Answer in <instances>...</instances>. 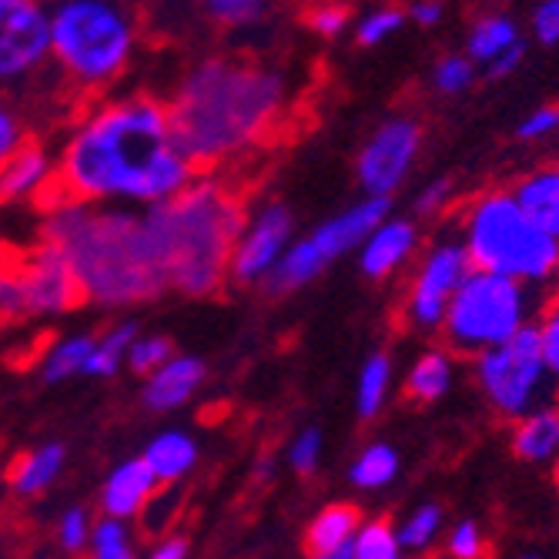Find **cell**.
Returning a JSON list of instances; mask_svg holds the SVG:
<instances>
[{"mask_svg": "<svg viewBox=\"0 0 559 559\" xmlns=\"http://www.w3.org/2000/svg\"><path fill=\"white\" fill-rule=\"evenodd\" d=\"M523 61H526V44L516 40V44H510L506 50H499V55L492 61H486L483 68H486V78L489 81H506V78L516 74L523 68Z\"/></svg>", "mask_w": 559, "mask_h": 559, "instance_id": "bcb514c9", "label": "cell"}, {"mask_svg": "<svg viewBox=\"0 0 559 559\" xmlns=\"http://www.w3.org/2000/svg\"><path fill=\"white\" fill-rule=\"evenodd\" d=\"M445 552L455 556V559H479L486 552V539H483V530L473 523V520H463L455 523L445 536Z\"/></svg>", "mask_w": 559, "mask_h": 559, "instance_id": "60d3db41", "label": "cell"}, {"mask_svg": "<svg viewBox=\"0 0 559 559\" xmlns=\"http://www.w3.org/2000/svg\"><path fill=\"white\" fill-rule=\"evenodd\" d=\"M295 235V215L282 201H265V205L248 215L231 262H228V282L235 285H262L265 275L275 269V262L282 259V251L292 245Z\"/></svg>", "mask_w": 559, "mask_h": 559, "instance_id": "7c38bea8", "label": "cell"}, {"mask_svg": "<svg viewBox=\"0 0 559 559\" xmlns=\"http://www.w3.org/2000/svg\"><path fill=\"white\" fill-rule=\"evenodd\" d=\"M91 348H94V335H71V338L55 342L40 362V379L47 385H58V382L74 379V376H84Z\"/></svg>", "mask_w": 559, "mask_h": 559, "instance_id": "83f0119b", "label": "cell"}, {"mask_svg": "<svg viewBox=\"0 0 559 559\" xmlns=\"http://www.w3.org/2000/svg\"><path fill=\"white\" fill-rule=\"evenodd\" d=\"M362 516L348 502H332L305 533V552L316 559H352V539Z\"/></svg>", "mask_w": 559, "mask_h": 559, "instance_id": "d6986e66", "label": "cell"}, {"mask_svg": "<svg viewBox=\"0 0 559 559\" xmlns=\"http://www.w3.org/2000/svg\"><path fill=\"white\" fill-rule=\"evenodd\" d=\"M552 479H556V492H559V460H556V473H552Z\"/></svg>", "mask_w": 559, "mask_h": 559, "instance_id": "816d5d0a", "label": "cell"}, {"mask_svg": "<svg viewBox=\"0 0 559 559\" xmlns=\"http://www.w3.org/2000/svg\"><path fill=\"white\" fill-rule=\"evenodd\" d=\"M138 21L124 0H58L50 8V61L78 91H108L134 61Z\"/></svg>", "mask_w": 559, "mask_h": 559, "instance_id": "5b68a950", "label": "cell"}, {"mask_svg": "<svg viewBox=\"0 0 559 559\" xmlns=\"http://www.w3.org/2000/svg\"><path fill=\"white\" fill-rule=\"evenodd\" d=\"M452 379H455V366L449 348H429L413 362L409 376H405V399L432 405L452 389Z\"/></svg>", "mask_w": 559, "mask_h": 559, "instance_id": "cb8c5ba5", "label": "cell"}, {"mask_svg": "<svg viewBox=\"0 0 559 559\" xmlns=\"http://www.w3.org/2000/svg\"><path fill=\"white\" fill-rule=\"evenodd\" d=\"M442 533V510L436 502H426L413 516H405V523L395 530L402 552H429Z\"/></svg>", "mask_w": 559, "mask_h": 559, "instance_id": "1f68e13d", "label": "cell"}, {"mask_svg": "<svg viewBox=\"0 0 559 559\" xmlns=\"http://www.w3.org/2000/svg\"><path fill=\"white\" fill-rule=\"evenodd\" d=\"M559 128V108H536L533 115H526L516 128L520 141H539L546 134H552Z\"/></svg>", "mask_w": 559, "mask_h": 559, "instance_id": "7dc6e473", "label": "cell"}, {"mask_svg": "<svg viewBox=\"0 0 559 559\" xmlns=\"http://www.w3.org/2000/svg\"><path fill=\"white\" fill-rule=\"evenodd\" d=\"M536 329H539V345H543V359L552 372V379L559 382V295L549 298L543 309H539V319H536Z\"/></svg>", "mask_w": 559, "mask_h": 559, "instance_id": "74e56055", "label": "cell"}, {"mask_svg": "<svg viewBox=\"0 0 559 559\" xmlns=\"http://www.w3.org/2000/svg\"><path fill=\"white\" fill-rule=\"evenodd\" d=\"M138 335H141V325L138 322H118L105 335H97L94 338V348L87 355L84 376L87 379H111V376H118L121 366L128 362V348H131V342Z\"/></svg>", "mask_w": 559, "mask_h": 559, "instance_id": "d4e9b609", "label": "cell"}, {"mask_svg": "<svg viewBox=\"0 0 559 559\" xmlns=\"http://www.w3.org/2000/svg\"><path fill=\"white\" fill-rule=\"evenodd\" d=\"M188 552H191V543L181 533H165V536H158L155 546H151V556L155 559H185Z\"/></svg>", "mask_w": 559, "mask_h": 559, "instance_id": "681fc988", "label": "cell"}, {"mask_svg": "<svg viewBox=\"0 0 559 559\" xmlns=\"http://www.w3.org/2000/svg\"><path fill=\"white\" fill-rule=\"evenodd\" d=\"M442 14H445L442 0H416L409 8V21H416L419 27H436L442 21Z\"/></svg>", "mask_w": 559, "mask_h": 559, "instance_id": "f907efd6", "label": "cell"}, {"mask_svg": "<svg viewBox=\"0 0 559 559\" xmlns=\"http://www.w3.org/2000/svg\"><path fill=\"white\" fill-rule=\"evenodd\" d=\"M405 24V14L395 11V8H382V11H372L369 17H362V24L355 27V40L362 47H376V44H385L392 34H399V27Z\"/></svg>", "mask_w": 559, "mask_h": 559, "instance_id": "f35d334b", "label": "cell"}, {"mask_svg": "<svg viewBox=\"0 0 559 559\" xmlns=\"http://www.w3.org/2000/svg\"><path fill=\"white\" fill-rule=\"evenodd\" d=\"M17 275L24 292V316H64L84 301L68 255L44 238L17 265Z\"/></svg>", "mask_w": 559, "mask_h": 559, "instance_id": "4fadbf2b", "label": "cell"}, {"mask_svg": "<svg viewBox=\"0 0 559 559\" xmlns=\"http://www.w3.org/2000/svg\"><path fill=\"white\" fill-rule=\"evenodd\" d=\"M510 191L516 198V205L526 212V218L536 228L559 238V162L530 171Z\"/></svg>", "mask_w": 559, "mask_h": 559, "instance_id": "ffe728a7", "label": "cell"}, {"mask_svg": "<svg viewBox=\"0 0 559 559\" xmlns=\"http://www.w3.org/2000/svg\"><path fill=\"white\" fill-rule=\"evenodd\" d=\"M11 319H24V292H21L17 265L0 262V322Z\"/></svg>", "mask_w": 559, "mask_h": 559, "instance_id": "b9f144b4", "label": "cell"}, {"mask_svg": "<svg viewBox=\"0 0 559 559\" xmlns=\"http://www.w3.org/2000/svg\"><path fill=\"white\" fill-rule=\"evenodd\" d=\"M175 355V345H171V338L168 335H138L134 342H131V348H128V369L134 372V376H151L155 372L162 362H168Z\"/></svg>", "mask_w": 559, "mask_h": 559, "instance_id": "836d02e7", "label": "cell"}, {"mask_svg": "<svg viewBox=\"0 0 559 559\" xmlns=\"http://www.w3.org/2000/svg\"><path fill=\"white\" fill-rule=\"evenodd\" d=\"M309 27L322 37H338L348 27V11L342 4H316L309 11Z\"/></svg>", "mask_w": 559, "mask_h": 559, "instance_id": "ee69618b", "label": "cell"}, {"mask_svg": "<svg viewBox=\"0 0 559 559\" xmlns=\"http://www.w3.org/2000/svg\"><path fill=\"white\" fill-rule=\"evenodd\" d=\"M419 231L409 218H382L359 245V269L366 278L382 282L413 259Z\"/></svg>", "mask_w": 559, "mask_h": 559, "instance_id": "2e32d148", "label": "cell"}, {"mask_svg": "<svg viewBox=\"0 0 559 559\" xmlns=\"http://www.w3.org/2000/svg\"><path fill=\"white\" fill-rule=\"evenodd\" d=\"M269 11L272 0H201V14L225 31L255 27L269 17Z\"/></svg>", "mask_w": 559, "mask_h": 559, "instance_id": "4dcf8cb0", "label": "cell"}, {"mask_svg": "<svg viewBox=\"0 0 559 559\" xmlns=\"http://www.w3.org/2000/svg\"><path fill=\"white\" fill-rule=\"evenodd\" d=\"M175 510H178V492H175V483L171 486H162V489H155V496H151L147 502H144V510H141V530L147 533V536H165L168 533V526L175 523Z\"/></svg>", "mask_w": 559, "mask_h": 559, "instance_id": "d590c367", "label": "cell"}, {"mask_svg": "<svg viewBox=\"0 0 559 559\" xmlns=\"http://www.w3.org/2000/svg\"><path fill=\"white\" fill-rule=\"evenodd\" d=\"M463 245L473 269L530 285H546L559 272V238L526 218L513 191H489L473 201L463 218Z\"/></svg>", "mask_w": 559, "mask_h": 559, "instance_id": "8992f818", "label": "cell"}, {"mask_svg": "<svg viewBox=\"0 0 559 559\" xmlns=\"http://www.w3.org/2000/svg\"><path fill=\"white\" fill-rule=\"evenodd\" d=\"M288 108V81L255 61L205 58L178 81L168 118L194 168L225 165L265 144Z\"/></svg>", "mask_w": 559, "mask_h": 559, "instance_id": "7a4b0ae2", "label": "cell"}, {"mask_svg": "<svg viewBox=\"0 0 559 559\" xmlns=\"http://www.w3.org/2000/svg\"><path fill=\"white\" fill-rule=\"evenodd\" d=\"M141 460L147 463L151 473H155L158 486H171V483L178 486L198 466V442L191 432L168 429V432H162L147 442Z\"/></svg>", "mask_w": 559, "mask_h": 559, "instance_id": "44dd1931", "label": "cell"}, {"mask_svg": "<svg viewBox=\"0 0 559 559\" xmlns=\"http://www.w3.org/2000/svg\"><path fill=\"white\" fill-rule=\"evenodd\" d=\"M520 40V27L513 17L506 14H489V17H479L469 31V40H466V55L476 61V64H486L492 61L499 50H506L510 44Z\"/></svg>", "mask_w": 559, "mask_h": 559, "instance_id": "f1b7e54d", "label": "cell"}, {"mask_svg": "<svg viewBox=\"0 0 559 559\" xmlns=\"http://www.w3.org/2000/svg\"><path fill=\"white\" fill-rule=\"evenodd\" d=\"M513 452L523 463H552L559 460V405L546 402L539 409L520 416L513 432Z\"/></svg>", "mask_w": 559, "mask_h": 559, "instance_id": "7402d4cb", "label": "cell"}, {"mask_svg": "<svg viewBox=\"0 0 559 559\" xmlns=\"http://www.w3.org/2000/svg\"><path fill=\"white\" fill-rule=\"evenodd\" d=\"M87 552L97 556V559H134L138 543H134V533H131V520L100 513V520H94V526H91Z\"/></svg>", "mask_w": 559, "mask_h": 559, "instance_id": "f546056e", "label": "cell"}, {"mask_svg": "<svg viewBox=\"0 0 559 559\" xmlns=\"http://www.w3.org/2000/svg\"><path fill=\"white\" fill-rule=\"evenodd\" d=\"M50 64L47 0H0V87L24 84Z\"/></svg>", "mask_w": 559, "mask_h": 559, "instance_id": "9c48e42d", "label": "cell"}, {"mask_svg": "<svg viewBox=\"0 0 559 559\" xmlns=\"http://www.w3.org/2000/svg\"><path fill=\"white\" fill-rule=\"evenodd\" d=\"M58 162L47 155V147L40 144H21L8 165L0 168V201H24L47 194V188L55 185Z\"/></svg>", "mask_w": 559, "mask_h": 559, "instance_id": "ac0fdd59", "label": "cell"}, {"mask_svg": "<svg viewBox=\"0 0 559 559\" xmlns=\"http://www.w3.org/2000/svg\"><path fill=\"white\" fill-rule=\"evenodd\" d=\"M389 392H392V359L385 352H372L359 372V382H355V413H359V419H376Z\"/></svg>", "mask_w": 559, "mask_h": 559, "instance_id": "484cf974", "label": "cell"}, {"mask_svg": "<svg viewBox=\"0 0 559 559\" xmlns=\"http://www.w3.org/2000/svg\"><path fill=\"white\" fill-rule=\"evenodd\" d=\"M40 238L64 251L84 301L100 309L144 305L171 292L158 241L141 205H94L61 198L47 209Z\"/></svg>", "mask_w": 559, "mask_h": 559, "instance_id": "3957f363", "label": "cell"}, {"mask_svg": "<svg viewBox=\"0 0 559 559\" xmlns=\"http://www.w3.org/2000/svg\"><path fill=\"white\" fill-rule=\"evenodd\" d=\"M402 546L395 536V526L385 520H369L359 523L352 539V559H399Z\"/></svg>", "mask_w": 559, "mask_h": 559, "instance_id": "d6a6232c", "label": "cell"}, {"mask_svg": "<svg viewBox=\"0 0 559 559\" xmlns=\"http://www.w3.org/2000/svg\"><path fill=\"white\" fill-rule=\"evenodd\" d=\"M198 168L178 147L168 105L151 94H128L97 105L68 138L55 185V201L94 205H155L178 194Z\"/></svg>", "mask_w": 559, "mask_h": 559, "instance_id": "6da1fadb", "label": "cell"}, {"mask_svg": "<svg viewBox=\"0 0 559 559\" xmlns=\"http://www.w3.org/2000/svg\"><path fill=\"white\" fill-rule=\"evenodd\" d=\"M389 215H392V198L366 194L362 201H355V205H348L345 212L322 222L312 235H305L301 241L316 255V262L322 269H329L332 262H338L342 255H348V251L359 248L366 241V235Z\"/></svg>", "mask_w": 559, "mask_h": 559, "instance_id": "5bb4252c", "label": "cell"}, {"mask_svg": "<svg viewBox=\"0 0 559 559\" xmlns=\"http://www.w3.org/2000/svg\"><path fill=\"white\" fill-rule=\"evenodd\" d=\"M64 463H68V452H64L61 442L37 445V449L24 452L21 460L14 463V469H11V489H14L21 499L44 496L50 486H55V483L61 479Z\"/></svg>", "mask_w": 559, "mask_h": 559, "instance_id": "603a6c76", "label": "cell"}, {"mask_svg": "<svg viewBox=\"0 0 559 559\" xmlns=\"http://www.w3.org/2000/svg\"><path fill=\"white\" fill-rule=\"evenodd\" d=\"M556 278H559V272H556Z\"/></svg>", "mask_w": 559, "mask_h": 559, "instance_id": "f5cc1de1", "label": "cell"}, {"mask_svg": "<svg viewBox=\"0 0 559 559\" xmlns=\"http://www.w3.org/2000/svg\"><path fill=\"white\" fill-rule=\"evenodd\" d=\"M155 489H158V479L147 469L144 460H124L121 466L108 473L105 486H100L97 506H100V513H108V516L138 520L144 502L155 496Z\"/></svg>", "mask_w": 559, "mask_h": 559, "instance_id": "e0dca14e", "label": "cell"}, {"mask_svg": "<svg viewBox=\"0 0 559 559\" xmlns=\"http://www.w3.org/2000/svg\"><path fill=\"white\" fill-rule=\"evenodd\" d=\"M473 382L489 402V409L502 419H520L539 405L552 402L556 379L543 359L536 319L526 322L506 342L473 355Z\"/></svg>", "mask_w": 559, "mask_h": 559, "instance_id": "ba28073f", "label": "cell"}, {"mask_svg": "<svg viewBox=\"0 0 559 559\" xmlns=\"http://www.w3.org/2000/svg\"><path fill=\"white\" fill-rule=\"evenodd\" d=\"M469 269L473 262L463 241L449 238L432 245L409 285V295H405V322L416 332H439L449 301L469 275Z\"/></svg>", "mask_w": 559, "mask_h": 559, "instance_id": "30bf717a", "label": "cell"}, {"mask_svg": "<svg viewBox=\"0 0 559 559\" xmlns=\"http://www.w3.org/2000/svg\"><path fill=\"white\" fill-rule=\"evenodd\" d=\"M322 449L325 439L319 429H301L288 445V469L295 476H316V469L322 466Z\"/></svg>", "mask_w": 559, "mask_h": 559, "instance_id": "8d00e7d4", "label": "cell"}, {"mask_svg": "<svg viewBox=\"0 0 559 559\" xmlns=\"http://www.w3.org/2000/svg\"><path fill=\"white\" fill-rule=\"evenodd\" d=\"M399 476V452L389 442H372L366 445L348 469V483L355 489H385Z\"/></svg>", "mask_w": 559, "mask_h": 559, "instance_id": "4316f807", "label": "cell"}, {"mask_svg": "<svg viewBox=\"0 0 559 559\" xmlns=\"http://www.w3.org/2000/svg\"><path fill=\"white\" fill-rule=\"evenodd\" d=\"M168 285L188 298H212L228 282L235 241L248 222L241 194L212 175H194L178 194L144 205Z\"/></svg>", "mask_w": 559, "mask_h": 559, "instance_id": "277c9868", "label": "cell"}, {"mask_svg": "<svg viewBox=\"0 0 559 559\" xmlns=\"http://www.w3.org/2000/svg\"><path fill=\"white\" fill-rule=\"evenodd\" d=\"M91 526H94V520L84 506H71L58 523V546L64 552H84L91 543Z\"/></svg>", "mask_w": 559, "mask_h": 559, "instance_id": "ab89813d", "label": "cell"}, {"mask_svg": "<svg viewBox=\"0 0 559 559\" xmlns=\"http://www.w3.org/2000/svg\"><path fill=\"white\" fill-rule=\"evenodd\" d=\"M27 141V131H24V118L17 115L14 105H8L4 97H0V168L8 165V158L14 151Z\"/></svg>", "mask_w": 559, "mask_h": 559, "instance_id": "7bdbcfd3", "label": "cell"}, {"mask_svg": "<svg viewBox=\"0 0 559 559\" xmlns=\"http://www.w3.org/2000/svg\"><path fill=\"white\" fill-rule=\"evenodd\" d=\"M209 379V366L198 355H171L151 376H144L141 402L151 413H175L188 405Z\"/></svg>", "mask_w": 559, "mask_h": 559, "instance_id": "9a60e30c", "label": "cell"}, {"mask_svg": "<svg viewBox=\"0 0 559 559\" xmlns=\"http://www.w3.org/2000/svg\"><path fill=\"white\" fill-rule=\"evenodd\" d=\"M423 147V128L413 118H389L372 131L355 158V178L366 194L392 198L402 181L409 178Z\"/></svg>", "mask_w": 559, "mask_h": 559, "instance_id": "8fae6325", "label": "cell"}, {"mask_svg": "<svg viewBox=\"0 0 559 559\" xmlns=\"http://www.w3.org/2000/svg\"><path fill=\"white\" fill-rule=\"evenodd\" d=\"M449 201H452V181L449 178H436V181H429L419 191V198H416V215L419 218H432V215H439L449 205Z\"/></svg>", "mask_w": 559, "mask_h": 559, "instance_id": "f6af8a7d", "label": "cell"}, {"mask_svg": "<svg viewBox=\"0 0 559 559\" xmlns=\"http://www.w3.org/2000/svg\"><path fill=\"white\" fill-rule=\"evenodd\" d=\"M536 288L539 285L499 275V272L469 269L463 285L455 288L445 309V319L439 325L445 348L473 359L476 352L492 348L510 335H516L543 309Z\"/></svg>", "mask_w": 559, "mask_h": 559, "instance_id": "52a82bcc", "label": "cell"}, {"mask_svg": "<svg viewBox=\"0 0 559 559\" xmlns=\"http://www.w3.org/2000/svg\"><path fill=\"white\" fill-rule=\"evenodd\" d=\"M476 61L469 55H445L436 68H432V84L439 94H466L476 84Z\"/></svg>", "mask_w": 559, "mask_h": 559, "instance_id": "e575fe53", "label": "cell"}, {"mask_svg": "<svg viewBox=\"0 0 559 559\" xmlns=\"http://www.w3.org/2000/svg\"><path fill=\"white\" fill-rule=\"evenodd\" d=\"M533 34L546 47L559 44V0H543L533 11Z\"/></svg>", "mask_w": 559, "mask_h": 559, "instance_id": "c3c4849f", "label": "cell"}]
</instances>
